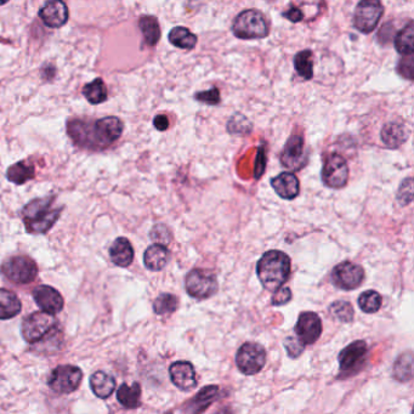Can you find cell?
<instances>
[{
  "mask_svg": "<svg viewBox=\"0 0 414 414\" xmlns=\"http://www.w3.org/2000/svg\"><path fill=\"white\" fill-rule=\"evenodd\" d=\"M153 126H155L156 129L159 130V131H164L169 128V119H168L167 116H163V114H159L155 118L153 121Z\"/></svg>",
  "mask_w": 414,
  "mask_h": 414,
  "instance_id": "42",
  "label": "cell"
},
{
  "mask_svg": "<svg viewBox=\"0 0 414 414\" xmlns=\"http://www.w3.org/2000/svg\"><path fill=\"white\" fill-rule=\"evenodd\" d=\"M349 180L347 160L339 155H332L326 159L322 169L323 184L331 188H342Z\"/></svg>",
  "mask_w": 414,
  "mask_h": 414,
  "instance_id": "12",
  "label": "cell"
},
{
  "mask_svg": "<svg viewBox=\"0 0 414 414\" xmlns=\"http://www.w3.org/2000/svg\"><path fill=\"white\" fill-rule=\"evenodd\" d=\"M169 42L179 49L191 50L196 46L197 37L196 34H193L186 27H175L169 33Z\"/></svg>",
  "mask_w": 414,
  "mask_h": 414,
  "instance_id": "27",
  "label": "cell"
},
{
  "mask_svg": "<svg viewBox=\"0 0 414 414\" xmlns=\"http://www.w3.org/2000/svg\"><path fill=\"white\" fill-rule=\"evenodd\" d=\"M381 138L385 146L389 148H398L402 143H406L408 130L406 126L400 121H390L383 126Z\"/></svg>",
  "mask_w": 414,
  "mask_h": 414,
  "instance_id": "20",
  "label": "cell"
},
{
  "mask_svg": "<svg viewBox=\"0 0 414 414\" xmlns=\"http://www.w3.org/2000/svg\"><path fill=\"white\" fill-rule=\"evenodd\" d=\"M34 167L27 162H18L9 168L6 176L13 184L23 185L34 178Z\"/></svg>",
  "mask_w": 414,
  "mask_h": 414,
  "instance_id": "29",
  "label": "cell"
},
{
  "mask_svg": "<svg viewBox=\"0 0 414 414\" xmlns=\"http://www.w3.org/2000/svg\"><path fill=\"white\" fill-rule=\"evenodd\" d=\"M294 68L298 75L304 80H310L314 77V60H312V51L303 50L298 53L294 58Z\"/></svg>",
  "mask_w": 414,
  "mask_h": 414,
  "instance_id": "32",
  "label": "cell"
},
{
  "mask_svg": "<svg viewBox=\"0 0 414 414\" xmlns=\"http://www.w3.org/2000/svg\"><path fill=\"white\" fill-rule=\"evenodd\" d=\"M306 160L307 157L304 146V138L299 135L290 136L280 155V163L290 170H299L305 165Z\"/></svg>",
  "mask_w": 414,
  "mask_h": 414,
  "instance_id": "15",
  "label": "cell"
},
{
  "mask_svg": "<svg viewBox=\"0 0 414 414\" xmlns=\"http://www.w3.org/2000/svg\"><path fill=\"white\" fill-rule=\"evenodd\" d=\"M275 192L283 200H294L300 192V185L297 176L292 173H280L271 180Z\"/></svg>",
  "mask_w": 414,
  "mask_h": 414,
  "instance_id": "19",
  "label": "cell"
},
{
  "mask_svg": "<svg viewBox=\"0 0 414 414\" xmlns=\"http://www.w3.org/2000/svg\"><path fill=\"white\" fill-rule=\"evenodd\" d=\"M258 156H259V157H258V160H256V170L259 169V175H258V178H260L261 174H263V170H265V164H266V157H265L263 148H260L259 155Z\"/></svg>",
  "mask_w": 414,
  "mask_h": 414,
  "instance_id": "43",
  "label": "cell"
},
{
  "mask_svg": "<svg viewBox=\"0 0 414 414\" xmlns=\"http://www.w3.org/2000/svg\"><path fill=\"white\" fill-rule=\"evenodd\" d=\"M413 356L410 352L402 354L393 364V376L400 381H408L412 378Z\"/></svg>",
  "mask_w": 414,
  "mask_h": 414,
  "instance_id": "33",
  "label": "cell"
},
{
  "mask_svg": "<svg viewBox=\"0 0 414 414\" xmlns=\"http://www.w3.org/2000/svg\"><path fill=\"white\" fill-rule=\"evenodd\" d=\"M290 299H292V290L287 287H282L276 290V293L273 294L272 304L276 306L285 305L288 301H290Z\"/></svg>",
  "mask_w": 414,
  "mask_h": 414,
  "instance_id": "39",
  "label": "cell"
},
{
  "mask_svg": "<svg viewBox=\"0 0 414 414\" xmlns=\"http://www.w3.org/2000/svg\"><path fill=\"white\" fill-rule=\"evenodd\" d=\"M54 198H38L30 202L22 210V219L30 234H46L58 222L61 214L60 208L53 207Z\"/></svg>",
  "mask_w": 414,
  "mask_h": 414,
  "instance_id": "3",
  "label": "cell"
},
{
  "mask_svg": "<svg viewBox=\"0 0 414 414\" xmlns=\"http://www.w3.org/2000/svg\"><path fill=\"white\" fill-rule=\"evenodd\" d=\"M369 347L364 340H357L345 347L339 355V364L340 371L344 374L355 373L364 364L367 356Z\"/></svg>",
  "mask_w": 414,
  "mask_h": 414,
  "instance_id": "14",
  "label": "cell"
},
{
  "mask_svg": "<svg viewBox=\"0 0 414 414\" xmlns=\"http://www.w3.org/2000/svg\"><path fill=\"white\" fill-rule=\"evenodd\" d=\"M215 414H231V412L229 410H220V412H218V413H215Z\"/></svg>",
  "mask_w": 414,
  "mask_h": 414,
  "instance_id": "44",
  "label": "cell"
},
{
  "mask_svg": "<svg viewBox=\"0 0 414 414\" xmlns=\"http://www.w3.org/2000/svg\"><path fill=\"white\" fill-rule=\"evenodd\" d=\"M294 331L303 345H312L322 334V321L315 312H303L298 318Z\"/></svg>",
  "mask_w": 414,
  "mask_h": 414,
  "instance_id": "13",
  "label": "cell"
},
{
  "mask_svg": "<svg viewBox=\"0 0 414 414\" xmlns=\"http://www.w3.org/2000/svg\"><path fill=\"white\" fill-rule=\"evenodd\" d=\"M169 374L173 384L178 389L183 391H190L197 386V376L195 367L191 362L187 361H178L170 366Z\"/></svg>",
  "mask_w": 414,
  "mask_h": 414,
  "instance_id": "16",
  "label": "cell"
},
{
  "mask_svg": "<svg viewBox=\"0 0 414 414\" xmlns=\"http://www.w3.org/2000/svg\"><path fill=\"white\" fill-rule=\"evenodd\" d=\"M170 254L163 244H153L143 254V263L151 271H160L169 261Z\"/></svg>",
  "mask_w": 414,
  "mask_h": 414,
  "instance_id": "23",
  "label": "cell"
},
{
  "mask_svg": "<svg viewBox=\"0 0 414 414\" xmlns=\"http://www.w3.org/2000/svg\"><path fill=\"white\" fill-rule=\"evenodd\" d=\"M236 364L243 374L254 376L258 374L266 364V352L259 344H243L237 352Z\"/></svg>",
  "mask_w": 414,
  "mask_h": 414,
  "instance_id": "8",
  "label": "cell"
},
{
  "mask_svg": "<svg viewBox=\"0 0 414 414\" xmlns=\"http://www.w3.org/2000/svg\"><path fill=\"white\" fill-rule=\"evenodd\" d=\"M124 126L117 117H106L97 121L75 119L68 123V134L78 146L104 148L121 138Z\"/></svg>",
  "mask_w": 414,
  "mask_h": 414,
  "instance_id": "1",
  "label": "cell"
},
{
  "mask_svg": "<svg viewBox=\"0 0 414 414\" xmlns=\"http://www.w3.org/2000/svg\"><path fill=\"white\" fill-rule=\"evenodd\" d=\"M22 304L16 294L0 289V320H10L21 312Z\"/></svg>",
  "mask_w": 414,
  "mask_h": 414,
  "instance_id": "25",
  "label": "cell"
},
{
  "mask_svg": "<svg viewBox=\"0 0 414 414\" xmlns=\"http://www.w3.org/2000/svg\"><path fill=\"white\" fill-rule=\"evenodd\" d=\"M383 298L376 290H367L359 298V306L366 314H376L381 310Z\"/></svg>",
  "mask_w": 414,
  "mask_h": 414,
  "instance_id": "34",
  "label": "cell"
},
{
  "mask_svg": "<svg viewBox=\"0 0 414 414\" xmlns=\"http://www.w3.org/2000/svg\"><path fill=\"white\" fill-rule=\"evenodd\" d=\"M56 325L58 321L53 315L46 314L43 311L34 312L23 320L22 335L27 343H38L45 335L54 331Z\"/></svg>",
  "mask_w": 414,
  "mask_h": 414,
  "instance_id": "6",
  "label": "cell"
},
{
  "mask_svg": "<svg viewBox=\"0 0 414 414\" xmlns=\"http://www.w3.org/2000/svg\"><path fill=\"white\" fill-rule=\"evenodd\" d=\"M117 400L121 406L128 410L138 408L141 405V386L138 383L121 384L117 391Z\"/></svg>",
  "mask_w": 414,
  "mask_h": 414,
  "instance_id": "26",
  "label": "cell"
},
{
  "mask_svg": "<svg viewBox=\"0 0 414 414\" xmlns=\"http://www.w3.org/2000/svg\"><path fill=\"white\" fill-rule=\"evenodd\" d=\"M39 16L42 21L50 28H60L66 25L68 21L67 5L63 1L56 0V1H49L39 10Z\"/></svg>",
  "mask_w": 414,
  "mask_h": 414,
  "instance_id": "18",
  "label": "cell"
},
{
  "mask_svg": "<svg viewBox=\"0 0 414 414\" xmlns=\"http://www.w3.org/2000/svg\"><path fill=\"white\" fill-rule=\"evenodd\" d=\"M414 26L413 22H408V25L403 30L398 32L395 38V48L398 54L410 56L413 54Z\"/></svg>",
  "mask_w": 414,
  "mask_h": 414,
  "instance_id": "30",
  "label": "cell"
},
{
  "mask_svg": "<svg viewBox=\"0 0 414 414\" xmlns=\"http://www.w3.org/2000/svg\"><path fill=\"white\" fill-rule=\"evenodd\" d=\"M33 298L43 312L53 315L59 314L63 309V298L60 292L50 285H39L33 290Z\"/></svg>",
  "mask_w": 414,
  "mask_h": 414,
  "instance_id": "17",
  "label": "cell"
},
{
  "mask_svg": "<svg viewBox=\"0 0 414 414\" xmlns=\"http://www.w3.org/2000/svg\"><path fill=\"white\" fill-rule=\"evenodd\" d=\"M232 31L239 39H259L268 36V23L263 13L251 9L244 10L236 17Z\"/></svg>",
  "mask_w": 414,
  "mask_h": 414,
  "instance_id": "4",
  "label": "cell"
},
{
  "mask_svg": "<svg viewBox=\"0 0 414 414\" xmlns=\"http://www.w3.org/2000/svg\"><path fill=\"white\" fill-rule=\"evenodd\" d=\"M1 272L9 280L17 285H27L36 280L38 275L37 263L30 256H16L5 260Z\"/></svg>",
  "mask_w": 414,
  "mask_h": 414,
  "instance_id": "5",
  "label": "cell"
},
{
  "mask_svg": "<svg viewBox=\"0 0 414 414\" xmlns=\"http://www.w3.org/2000/svg\"><path fill=\"white\" fill-rule=\"evenodd\" d=\"M179 307V299L173 294H160L155 303H153V310L157 315H169L175 312Z\"/></svg>",
  "mask_w": 414,
  "mask_h": 414,
  "instance_id": "35",
  "label": "cell"
},
{
  "mask_svg": "<svg viewBox=\"0 0 414 414\" xmlns=\"http://www.w3.org/2000/svg\"><path fill=\"white\" fill-rule=\"evenodd\" d=\"M196 100L201 101L207 105L217 106L220 102V92L217 88L210 89L207 92H197Z\"/></svg>",
  "mask_w": 414,
  "mask_h": 414,
  "instance_id": "38",
  "label": "cell"
},
{
  "mask_svg": "<svg viewBox=\"0 0 414 414\" xmlns=\"http://www.w3.org/2000/svg\"><path fill=\"white\" fill-rule=\"evenodd\" d=\"M90 388L97 398H107L116 389V381L109 373L99 371L94 373L90 378Z\"/></svg>",
  "mask_w": 414,
  "mask_h": 414,
  "instance_id": "24",
  "label": "cell"
},
{
  "mask_svg": "<svg viewBox=\"0 0 414 414\" xmlns=\"http://www.w3.org/2000/svg\"><path fill=\"white\" fill-rule=\"evenodd\" d=\"M285 350L292 359H297L301 355V352H304L305 345L300 343V340L297 337H288L285 340Z\"/></svg>",
  "mask_w": 414,
  "mask_h": 414,
  "instance_id": "37",
  "label": "cell"
},
{
  "mask_svg": "<svg viewBox=\"0 0 414 414\" xmlns=\"http://www.w3.org/2000/svg\"><path fill=\"white\" fill-rule=\"evenodd\" d=\"M384 13V6L376 0H364L356 6L354 26L361 33H372Z\"/></svg>",
  "mask_w": 414,
  "mask_h": 414,
  "instance_id": "9",
  "label": "cell"
},
{
  "mask_svg": "<svg viewBox=\"0 0 414 414\" xmlns=\"http://www.w3.org/2000/svg\"><path fill=\"white\" fill-rule=\"evenodd\" d=\"M283 16L287 17L289 21L297 23V22L303 21V17H304V15L301 13L300 9L290 8L289 10H287L285 13H283Z\"/></svg>",
  "mask_w": 414,
  "mask_h": 414,
  "instance_id": "41",
  "label": "cell"
},
{
  "mask_svg": "<svg viewBox=\"0 0 414 414\" xmlns=\"http://www.w3.org/2000/svg\"><path fill=\"white\" fill-rule=\"evenodd\" d=\"M414 62L412 55L407 56L406 59L402 60L398 65V72L400 75H403L407 80H413Z\"/></svg>",
  "mask_w": 414,
  "mask_h": 414,
  "instance_id": "40",
  "label": "cell"
},
{
  "mask_svg": "<svg viewBox=\"0 0 414 414\" xmlns=\"http://www.w3.org/2000/svg\"><path fill=\"white\" fill-rule=\"evenodd\" d=\"M329 311L334 317L338 318L339 321H342V322H352L354 316H355L354 307L349 301H335L329 307Z\"/></svg>",
  "mask_w": 414,
  "mask_h": 414,
  "instance_id": "36",
  "label": "cell"
},
{
  "mask_svg": "<svg viewBox=\"0 0 414 414\" xmlns=\"http://www.w3.org/2000/svg\"><path fill=\"white\" fill-rule=\"evenodd\" d=\"M109 256L114 265L121 268H128L134 260V249L129 239L119 237L112 243L109 248Z\"/></svg>",
  "mask_w": 414,
  "mask_h": 414,
  "instance_id": "21",
  "label": "cell"
},
{
  "mask_svg": "<svg viewBox=\"0 0 414 414\" xmlns=\"http://www.w3.org/2000/svg\"><path fill=\"white\" fill-rule=\"evenodd\" d=\"M83 373L78 367L65 364L59 366L51 372L48 384L55 393H71L80 388Z\"/></svg>",
  "mask_w": 414,
  "mask_h": 414,
  "instance_id": "10",
  "label": "cell"
},
{
  "mask_svg": "<svg viewBox=\"0 0 414 414\" xmlns=\"http://www.w3.org/2000/svg\"><path fill=\"white\" fill-rule=\"evenodd\" d=\"M364 280V268L352 261L340 263L332 271V280L335 287L344 290H352L360 287Z\"/></svg>",
  "mask_w": 414,
  "mask_h": 414,
  "instance_id": "11",
  "label": "cell"
},
{
  "mask_svg": "<svg viewBox=\"0 0 414 414\" xmlns=\"http://www.w3.org/2000/svg\"><path fill=\"white\" fill-rule=\"evenodd\" d=\"M186 290L196 299H207L218 292V280L213 272L195 268L186 277Z\"/></svg>",
  "mask_w": 414,
  "mask_h": 414,
  "instance_id": "7",
  "label": "cell"
},
{
  "mask_svg": "<svg viewBox=\"0 0 414 414\" xmlns=\"http://www.w3.org/2000/svg\"><path fill=\"white\" fill-rule=\"evenodd\" d=\"M83 95L92 105H99L107 100V88L104 80L97 78L92 83L87 84L83 89Z\"/></svg>",
  "mask_w": 414,
  "mask_h": 414,
  "instance_id": "31",
  "label": "cell"
},
{
  "mask_svg": "<svg viewBox=\"0 0 414 414\" xmlns=\"http://www.w3.org/2000/svg\"><path fill=\"white\" fill-rule=\"evenodd\" d=\"M256 273L263 288L276 292L290 275V258L283 251H266L258 261Z\"/></svg>",
  "mask_w": 414,
  "mask_h": 414,
  "instance_id": "2",
  "label": "cell"
},
{
  "mask_svg": "<svg viewBox=\"0 0 414 414\" xmlns=\"http://www.w3.org/2000/svg\"><path fill=\"white\" fill-rule=\"evenodd\" d=\"M218 395L219 386L217 385L205 386L200 393H197L191 401L188 402L187 406H186V413L201 414L218 398Z\"/></svg>",
  "mask_w": 414,
  "mask_h": 414,
  "instance_id": "22",
  "label": "cell"
},
{
  "mask_svg": "<svg viewBox=\"0 0 414 414\" xmlns=\"http://www.w3.org/2000/svg\"><path fill=\"white\" fill-rule=\"evenodd\" d=\"M138 27L143 34L147 45L155 46L160 39L158 20L153 16H143L138 21Z\"/></svg>",
  "mask_w": 414,
  "mask_h": 414,
  "instance_id": "28",
  "label": "cell"
}]
</instances>
